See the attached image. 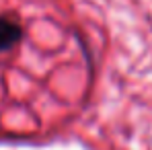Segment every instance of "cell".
<instances>
[{
    "instance_id": "6da1fadb",
    "label": "cell",
    "mask_w": 152,
    "mask_h": 150,
    "mask_svg": "<svg viewBox=\"0 0 152 150\" xmlns=\"http://www.w3.org/2000/svg\"><path fill=\"white\" fill-rule=\"evenodd\" d=\"M21 37H23V29L15 19L0 17V53L15 50L19 45Z\"/></svg>"
}]
</instances>
